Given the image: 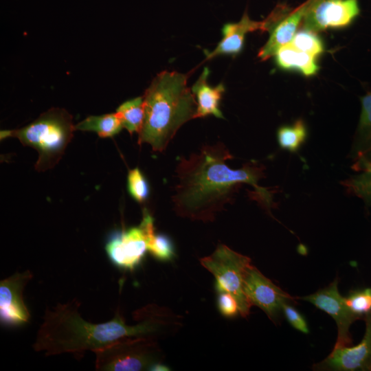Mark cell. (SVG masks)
<instances>
[{
	"label": "cell",
	"mask_w": 371,
	"mask_h": 371,
	"mask_svg": "<svg viewBox=\"0 0 371 371\" xmlns=\"http://www.w3.org/2000/svg\"><path fill=\"white\" fill-rule=\"evenodd\" d=\"M217 306L219 312L225 317H234L240 313L237 300L229 293H218Z\"/></svg>",
	"instance_id": "obj_27"
},
{
	"label": "cell",
	"mask_w": 371,
	"mask_h": 371,
	"mask_svg": "<svg viewBox=\"0 0 371 371\" xmlns=\"http://www.w3.org/2000/svg\"><path fill=\"white\" fill-rule=\"evenodd\" d=\"M339 280L335 278L329 285L314 293L295 297L306 301L328 314L337 327V338L334 346H348L352 344L350 327L359 319L348 308L345 297L338 289Z\"/></svg>",
	"instance_id": "obj_10"
},
{
	"label": "cell",
	"mask_w": 371,
	"mask_h": 371,
	"mask_svg": "<svg viewBox=\"0 0 371 371\" xmlns=\"http://www.w3.org/2000/svg\"><path fill=\"white\" fill-rule=\"evenodd\" d=\"M361 111L351 150V157L357 159L371 148V91L361 97Z\"/></svg>",
	"instance_id": "obj_17"
},
{
	"label": "cell",
	"mask_w": 371,
	"mask_h": 371,
	"mask_svg": "<svg viewBox=\"0 0 371 371\" xmlns=\"http://www.w3.org/2000/svg\"><path fill=\"white\" fill-rule=\"evenodd\" d=\"M123 128L116 113L102 115H90L75 125V129L95 132L100 137H113Z\"/></svg>",
	"instance_id": "obj_19"
},
{
	"label": "cell",
	"mask_w": 371,
	"mask_h": 371,
	"mask_svg": "<svg viewBox=\"0 0 371 371\" xmlns=\"http://www.w3.org/2000/svg\"><path fill=\"white\" fill-rule=\"evenodd\" d=\"M302 29L317 32L348 26L359 14L357 0H306Z\"/></svg>",
	"instance_id": "obj_8"
},
{
	"label": "cell",
	"mask_w": 371,
	"mask_h": 371,
	"mask_svg": "<svg viewBox=\"0 0 371 371\" xmlns=\"http://www.w3.org/2000/svg\"><path fill=\"white\" fill-rule=\"evenodd\" d=\"M170 370V369L168 366L164 365L163 362H159L155 364L150 369V370H153V371H157V370L166 371V370Z\"/></svg>",
	"instance_id": "obj_28"
},
{
	"label": "cell",
	"mask_w": 371,
	"mask_h": 371,
	"mask_svg": "<svg viewBox=\"0 0 371 371\" xmlns=\"http://www.w3.org/2000/svg\"><path fill=\"white\" fill-rule=\"evenodd\" d=\"M72 116L65 109L52 108L30 124L16 130L1 131V139L14 137L38 153L37 171L52 168L62 157L74 136Z\"/></svg>",
	"instance_id": "obj_4"
},
{
	"label": "cell",
	"mask_w": 371,
	"mask_h": 371,
	"mask_svg": "<svg viewBox=\"0 0 371 371\" xmlns=\"http://www.w3.org/2000/svg\"><path fill=\"white\" fill-rule=\"evenodd\" d=\"M257 30L262 32V21L251 20L245 12L238 22L227 23L223 26L221 40L214 50L206 53L205 59L211 60L221 55H237L243 48L245 35Z\"/></svg>",
	"instance_id": "obj_14"
},
{
	"label": "cell",
	"mask_w": 371,
	"mask_h": 371,
	"mask_svg": "<svg viewBox=\"0 0 371 371\" xmlns=\"http://www.w3.org/2000/svg\"><path fill=\"white\" fill-rule=\"evenodd\" d=\"M122 126L130 134L136 132L139 133L141 130L144 115V97L139 96L128 100L120 104L116 110Z\"/></svg>",
	"instance_id": "obj_20"
},
{
	"label": "cell",
	"mask_w": 371,
	"mask_h": 371,
	"mask_svg": "<svg viewBox=\"0 0 371 371\" xmlns=\"http://www.w3.org/2000/svg\"><path fill=\"white\" fill-rule=\"evenodd\" d=\"M158 340L146 337L124 338L93 351L98 371L150 370L163 362L165 355Z\"/></svg>",
	"instance_id": "obj_5"
},
{
	"label": "cell",
	"mask_w": 371,
	"mask_h": 371,
	"mask_svg": "<svg viewBox=\"0 0 371 371\" xmlns=\"http://www.w3.org/2000/svg\"><path fill=\"white\" fill-rule=\"evenodd\" d=\"M307 135L305 122L298 119L291 124L280 126L277 131V140L281 148L295 153L306 141Z\"/></svg>",
	"instance_id": "obj_21"
},
{
	"label": "cell",
	"mask_w": 371,
	"mask_h": 371,
	"mask_svg": "<svg viewBox=\"0 0 371 371\" xmlns=\"http://www.w3.org/2000/svg\"><path fill=\"white\" fill-rule=\"evenodd\" d=\"M128 189L131 196L137 202L145 201L149 195V186L145 177L138 168L128 171Z\"/></svg>",
	"instance_id": "obj_25"
},
{
	"label": "cell",
	"mask_w": 371,
	"mask_h": 371,
	"mask_svg": "<svg viewBox=\"0 0 371 371\" xmlns=\"http://www.w3.org/2000/svg\"><path fill=\"white\" fill-rule=\"evenodd\" d=\"M353 168L359 173L341 181V184L350 194L361 198L371 206V163L356 160Z\"/></svg>",
	"instance_id": "obj_18"
},
{
	"label": "cell",
	"mask_w": 371,
	"mask_h": 371,
	"mask_svg": "<svg viewBox=\"0 0 371 371\" xmlns=\"http://www.w3.org/2000/svg\"><path fill=\"white\" fill-rule=\"evenodd\" d=\"M290 44L297 49L317 58L324 52V45L316 32L302 29L294 35Z\"/></svg>",
	"instance_id": "obj_23"
},
{
	"label": "cell",
	"mask_w": 371,
	"mask_h": 371,
	"mask_svg": "<svg viewBox=\"0 0 371 371\" xmlns=\"http://www.w3.org/2000/svg\"><path fill=\"white\" fill-rule=\"evenodd\" d=\"M113 265L125 271L135 270L142 262L147 249L145 234L139 225L113 234L105 245Z\"/></svg>",
	"instance_id": "obj_13"
},
{
	"label": "cell",
	"mask_w": 371,
	"mask_h": 371,
	"mask_svg": "<svg viewBox=\"0 0 371 371\" xmlns=\"http://www.w3.org/2000/svg\"><path fill=\"white\" fill-rule=\"evenodd\" d=\"M282 313L290 325L295 330L304 334L309 333L306 320L290 302L286 303L284 305Z\"/></svg>",
	"instance_id": "obj_26"
},
{
	"label": "cell",
	"mask_w": 371,
	"mask_h": 371,
	"mask_svg": "<svg viewBox=\"0 0 371 371\" xmlns=\"http://www.w3.org/2000/svg\"><path fill=\"white\" fill-rule=\"evenodd\" d=\"M244 291L251 306L260 308L276 324L283 315L284 305L296 300L265 277L252 264L245 275Z\"/></svg>",
	"instance_id": "obj_9"
},
{
	"label": "cell",
	"mask_w": 371,
	"mask_h": 371,
	"mask_svg": "<svg viewBox=\"0 0 371 371\" xmlns=\"http://www.w3.org/2000/svg\"><path fill=\"white\" fill-rule=\"evenodd\" d=\"M306 9V1L293 9L280 3L262 21V32H269V38L258 52L261 60L274 56L282 47L291 43L301 25Z\"/></svg>",
	"instance_id": "obj_7"
},
{
	"label": "cell",
	"mask_w": 371,
	"mask_h": 371,
	"mask_svg": "<svg viewBox=\"0 0 371 371\" xmlns=\"http://www.w3.org/2000/svg\"><path fill=\"white\" fill-rule=\"evenodd\" d=\"M27 269L16 272L0 282V321L8 326H19L27 323L30 313L23 300V291L33 278Z\"/></svg>",
	"instance_id": "obj_12"
},
{
	"label": "cell",
	"mask_w": 371,
	"mask_h": 371,
	"mask_svg": "<svg viewBox=\"0 0 371 371\" xmlns=\"http://www.w3.org/2000/svg\"><path fill=\"white\" fill-rule=\"evenodd\" d=\"M77 298L46 308L32 348L45 356L71 353L80 360L85 352L104 347L124 338L155 340L172 336L183 326V317L156 304H148L133 313L134 324H128L120 309L102 323L89 322L78 312Z\"/></svg>",
	"instance_id": "obj_1"
},
{
	"label": "cell",
	"mask_w": 371,
	"mask_h": 371,
	"mask_svg": "<svg viewBox=\"0 0 371 371\" xmlns=\"http://www.w3.org/2000/svg\"><path fill=\"white\" fill-rule=\"evenodd\" d=\"M366 330L355 346H334L329 355L313 366L314 370L371 371V312L363 318Z\"/></svg>",
	"instance_id": "obj_11"
},
{
	"label": "cell",
	"mask_w": 371,
	"mask_h": 371,
	"mask_svg": "<svg viewBox=\"0 0 371 371\" xmlns=\"http://www.w3.org/2000/svg\"><path fill=\"white\" fill-rule=\"evenodd\" d=\"M200 262L214 276L216 291L232 295L238 304L239 314L246 318L251 305L244 291V278L251 265L250 258L220 244L210 255L201 258Z\"/></svg>",
	"instance_id": "obj_6"
},
{
	"label": "cell",
	"mask_w": 371,
	"mask_h": 371,
	"mask_svg": "<svg viewBox=\"0 0 371 371\" xmlns=\"http://www.w3.org/2000/svg\"><path fill=\"white\" fill-rule=\"evenodd\" d=\"M345 301L348 308L358 319H363L371 312V288L351 291L345 297Z\"/></svg>",
	"instance_id": "obj_24"
},
{
	"label": "cell",
	"mask_w": 371,
	"mask_h": 371,
	"mask_svg": "<svg viewBox=\"0 0 371 371\" xmlns=\"http://www.w3.org/2000/svg\"><path fill=\"white\" fill-rule=\"evenodd\" d=\"M207 67L203 69V72L193 85L191 91L196 98V111L194 118L204 117L207 115H214L218 118L223 119L224 116L220 110V102L225 92V86L220 83L212 87L207 82L210 75Z\"/></svg>",
	"instance_id": "obj_15"
},
{
	"label": "cell",
	"mask_w": 371,
	"mask_h": 371,
	"mask_svg": "<svg viewBox=\"0 0 371 371\" xmlns=\"http://www.w3.org/2000/svg\"><path fill=\"white\" fill-rule=\"evenodd\" d=\"M187 81L188 75L175 71H163L153 79L143 95L139 144L147 143L162 153L179 128L194 119L197 104Z\"/></svg>",
	"instance_id": "obj_3"
},
{
	"label": "cell",
	"mask_w": 371,
	"mask_h": 371,
	"mask_svg": "<svg viewBox=\"0 0 371 371\" xmlns=\"http://www.w3.org/2000/svg\"><path fill=\"white\" fill-rule=\"evenodd\" d=\"M147 249L156 259L160 261H170L175 255V248L170 238L155 232L146 236Z\"/></svg>",
	"instance_id": "obj_22"
},
{
	"label": "cell",
	"mask_w": 371,
	"mask_h": 371,
	"mask_svg": "<svg viewBox=\"0 0 371 371\" xmlns=\"http://www.w3.org/2000/svg\"><path fill=\"white\" fill-rule=\"evenodd\" d=\"M274 57L280 69L295 70L307 77L316 74L319 70L317 58L297 49L290 43L282 47Z\"/></svg>",
	"instance_id": "obj_16"
},
{
	"label": "cell",
	"mask_w": 371,
	"mask_h": 371,
	"mask_svg": "<svg viewBox=\"0 0 371 371\" xmlns=\"http://www.w3.org/2000/svg\"><path fill=\"white\" fill-rule=\"evenodd\" d=\"M233 158L222 142L206 144L189 157H181L175 168L177 181L172 196L176 214L191 221L212 222L227 204L234 202L243 184L254 187L251 197L271 213L273 192L258 184L265 176L263 166L249 162L234 169L227 164Z\"/></svg>",
	"instance_id": "obj_2"
},
{
	"label": "cell",
	"mask_w": 371,
	"mask_h": 371,
	"mask_svg": "<svg viewBox=\"0 0 371 371\" xmlns=\"http://www.w3.org/2000/svg\"><path fill=\"white\" fill-rule=\"evenodd\" d=\"M356 160H363L371 163V148L355 161Z\"/></svg>",
	"instance_id": "obj_29"
}]
</instances>
